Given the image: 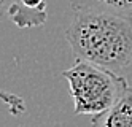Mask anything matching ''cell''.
<instances>
[{
  "label": "cell",
  "mask_w": 132,
  "mask_h": 127,
  "mask_svg": "<svg viewBox=\"0 0 132 127\" xmlns=\"http://www.w3.org/2000/svg\"><path fill=\"white\" fill-rule=\"evenodd\" d=\"M65 38L75 61L91 62L111 72L132 64V19L108 13L77 11Z\"/></svg>",
  "instance_id": "6da1fadb"
},
{
  "label": "cell",
  "mask_w": 132,
  "mask_h": 127,
  "mask_svg": "<svg viewBox=\"0 0 132 127\" xmlns=\"http://www.w3.org/2000/svg\"><path fill=\"white\" fill-rule=\"evenodd\" d=\"M62 78L69 83L77 116H96L107 111L130 87L126 78L116 72L83 61L64 70Z\"/></svg>",
  "instance_id": "7a4b0ae2"
},
{
  "label": "cell",
  "mask_w": 132,
  "mask_h": 127,
  "mask_svg": "<svg viewBox=\"0 0 132 127\" xmlns=\"http://www.w3.org/2000/svg\"><path fill=\"white\" fill-rule=\"evenodd\" d=\"M91 127H132V87L121 95L111 108L92 116Z\"/></svg>",
  "instance_id": "3957f363"
},
{
  "label": "cell",
  "mask_w": 132,
  "mask_h": 127,
  "mask_svg": "<svg viewBox=\"0 0 132 127\" xmlns=\"http://www.w3.org/2000/svg\"><path fill=\"white\" fill-rule=\"evenodd\" d=\"M69 3L75 13L96 11L132 19V0H69Z\"/></svg>",
  "instance_id": "277c9868"
},
{
  "label": "cell",
  "mask_w": 132,
  "mask_h": 127,
  "mask_svg": "<svg viewBox=\"0 0 132 127\" xmlns=\"http://www.w3.org/2000/svg\"><path fill=\"white\" fill-rule=\"evenodd\" d=\"M48 8H27L21 3H14L8 10V18L19 27V29H29V27H38L48 21Z\"/></svg>",
  "instance_id": "5b68a950"
},
{
  "label": "cell",
  "mask_w": 132,
  "mask_h": 127,
  "mask_svg": "<svg viewBox=\"0 0 132 127\" xmlns=\"http://www.w3.org/2000/svg\"><path fill=\"white\" fill-rule=\"evenodd\" d=\"M0 102H3L8 106V111L13 116H21L27 111V105L22 97L11 94V92H6L3 89H0Z\"/></svg>",
  "instance_id": "8992f818"
},
{
  "label": "cell",
  "mask_w": 132,
  "mask_h": 127,
  "mask_svg": "<svg viewBox=\"0 0 132 127\" xmlns=\"http://www.w3.org/2000/svg\"><path fill=\"white\" fill-rule=\"evenodd\" d=\"M16 2L27 8H48L46 0H16Z\"/></svg>",
  "instance_id": "52a82bcc"
},
{
  "label": "cell",
  "mask_w": 132,
  "mask_h": 127,
  "mask_svg": "<svg viewBox=\"0 0 132 127\" xmlns=\"http://www.w3.org/2000/svg\"><path fill=\"white\" fill-rule=\"evenodd\" d=\"M14 3V0H0V19L5 14H8V10Z\"/></svg>",
  "instance_id": "ba28073f"
}]
</instances>
